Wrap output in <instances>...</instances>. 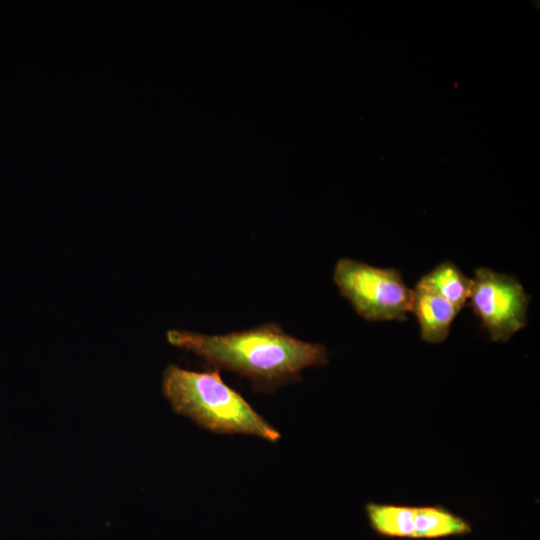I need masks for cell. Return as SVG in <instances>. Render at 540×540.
<instances>
[{"instance_id":"2","label":"cell","mask_w":540,"mask_h":540,"mask_svg":"<svg viewBox=\"0 0 540 540\" xmlns=\"http://www.w3.org/2000/svg\"><path fill=\"white\" fill-rule=\"evenodd\" d=\"M162 391L172 409L222 434H247L276 442L281 435L221 378L219 369L197 372L174 364L163 372Z\"/></svg>"},{"instance_id":"6","label":"cell","mask_w":540,"mask_h":540,"mask_svg":"<svg viewBox=\"0 0 540 540\" xmlns=\"http://www.w3.org/2000/svg\"><path fill=\"white\" fill-rule=\"evenodd\" d=\"M416 285L439 295L461 310L469 300L472 279L451 261H444L422 276Z\"/></svg>"},{"instance_id":"4","label":"cell","mask_w":540,"mask_h":540,"mask_svg":"<svg viewBox=\"0 0 540 540\" xmlns=\"http://www.w3.org/2000/svg\"><path fill=\"white\" fill-rule=\"evenodd\" d=\"M468 302L494 342H507L526 326L530 296L512 276L477 268Z\"/></svg>"},{"instance_id":"8","label":"cell","mask_w":540,"mask_h":540,"mask_svg":"<svg viewBox=\"0 0 540 540\" xmlns=\"http://www.w3.org/2000/svg\"><path fill=\"white\" fill-rule=\"evenodd\" d=\"M471 532V525L442 506L416 507L414 539H438Z\"/></svg>"},{"instance_id":"3","label":"cell","mask_w":540,"mask_h":540,"mask_svg":"<svg viewBox=\"0 0 540 540\" xmlns=\"http://www.w3.org/2000/svg\"><path fill=\"white\" fill-rule=\"evenodd\" d=\"M333 280L340 294L368 321H405L413 290L394 268H379L349 258L337 261Z\"/></svg>"},{"instance_id":"7","label":"cell","mask_w":540,"mask_h":540,"mask_svg":"<svg viewBox=\"0 0 540 540\" xmlns=\"http://www.w3.org/2000/svg\"><path fill=\"white\" fill-rule=\"evenodd\" d=\"M365 512L371 528L391 538H412L415 534V506L370 502Z\"/></svg>"},{"instance_id":"5","label":"cell","mask_w":540,"mask_h":540,"mask_svg":"<svg viewBox=\"0 0 540 540\" xmlns=\"http://www.w3.org/2000/svg\"><path fill=\"white\" fill-rule=\"evenodd\" d=\"M460 310L439 295L415 285L411 312L420 326L424 342L438 344L450 333L451 324Z\"/></svg>"},{"instance_id":"1","label":"cell","mask_w":540,"mask_h":540,"mask_svg":"<svg viewBox=\"0 0 540 540\" xmlns=\"http://www.w3.org/2000/svg\"><path fill=\"white\" fill-rule=\"evenodd\" d=\"M166 338L214 368L248 378L254 390L261 392L301 380L304 369L328 363L324 345L299 340L275 323L224 335L173 329L166 332Z\"/></svg>"}]
</instances>
